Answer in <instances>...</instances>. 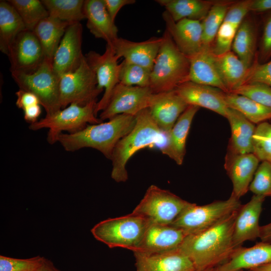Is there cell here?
Instances as JSON below:
<instances>
[{"mask_svg":"<svg viewBox=\"0 0 271 271\" xmlns=\"http://www.w3.org/2000/svg\"><path fill=\"white\" fill-rule=\"evenodd\" d=\"M238 28L230 23L223 22L212 46V51L215 55H221L230 51Z\"/></svg>","mask_w":271,"mask_h":271,"instance_id":"cell-42","label":"cell"},{"mask_svg":"<svg viewBox=\"0 0 271 271\" xmlns=\"http://www.w3.org/2000/svg\"><path fill=\"white\" fill-rule=\"evenodd\" d=\"M154 94L149 87L127 86L118 83L99 118L102 121L121 114L135 116L149 107Z\"/></svg>","mask_w":271,"mask_h":271,"instance_id":"cell-12","label":"cell"},{"mask_svg":"<svg viewBox=\"0 0 271 271\" xmlns=\"http://www.w3.org/2000/svg\"><path fill=\"white\" fill-rule=\"evenodd\" d=\"M186 235L184 231L172 225L150 223L134 252L151 254L176 250Z\"/></svg>","mask_w":271,"mask_h":271,"instance_id":"cell-17","label":"cell"},{"mask_svg":"<svg viewBox=\"0 0 271 271\" xmlns=\"http://www.w3.org/2000/svg\"><path fill=\"white\" fill-rule=\"evenodd\" d=\"M106 9L111 20L115 22L118 12L123 7L136 3L134 0H103Z\"/></svg>","mask_w":271,"mask_h":271,"instance_id":"cell-47","label":"cell"},{"mask_svg":"<svg viewBox=\"0 0 271 271\" xmlns=\"http://www.w3.org/2000/svg\"><path fill=\"white\" fill-rule=\"evenodd\" d=\"M215 62L228 92L242 84L249 68L236 55L231 51L221 55H215Z\"/></svg>","mask_w":271,"mask_h":271,"instance_id":"cell-31","label":"cell"},{"mask_svg":"<svg viewBox=\"0 0 271 271\" xmlns=\"http://www.w3.org/2000/svg\"><path fill=\"white\" fill-rule=\"evenodd\" d=\"M242 271H250V270H242Z\"/></svg>","mask_w":271,"mask_h":271,"instance_id":"cell-54","label":"cell"},{"mask_svg":"<svg viewBox=\"0 0 271 271\" xmlns=\"http://www.w3.org/2000/svg\"><path fill=\"white\" fill-rule=\"evenodd\" d=\"M19 89L34 94L46 112L51 115L62 108L60 101L59 77L54 71L53 60L45 58L42 64L31 74L12 73Z\"/></svg>","mask_w":271,"mask_h":271,"instance_id":"cell-6","label":"cell"},{"mask_svg":"<svg viewBox=\"0 0 271 271\" xmlns=\"http://www.w3.org/2000/svg\"><path fill=\"white\" fill-rule=\"evenodd\" d=\"M195 271H196V270H195ZM203 271H217V270L216 267H215V268H211V269L205 270H203Z\"/></svg>","mask_w":271,"mask_h":271,"instance_id":"cell-53","label":"cell"},{"mask_svg":"<svg viewBox=\"0 0 271 271\" xmlns=\"http://www.w3.org/2000/svg\"><path fill=\"white\" fill-rule=\"evenodd\" d=\"M225 118L231 128L227 155L253 153V136L256 127L254 124L238 111L229 107Z\"/></svg>","mask_w":271,"mask_h":271,"instance_id":"cell-27","label":"cell"},{"mask_svg":"<svg viewBox=\"0 0 271 271\" xmlns=\"http://www.w3.org/2000/svg\"><path fill=\"white\" fill-rule=\"evenodd\" d=\"M136 271H195L190 260L179 249L156 253L134 252Z\"/></svg>","mask_w":271,"mask_h":271,"instance_id":"cell-23","label":"cell"},{"mask_svg":"<svg viewBox=\"0 0 271 271\" xmlns=\"http://www.w3.org/2000/svg\"><path fill=\"white\" fill-rule=\"evenodd\" d=\"M227 106L238 111L253 124L271 120V108L243 95L231 92L225 93Z\"/></svg>","mask_w":271,"mask_h":271,"instance_id":"cell-32","label":"cell"},{"mask_svg":"<svg viewBox=\"0 0 271 271\" xmlns=\"http://www.w3.org/2000/svg\"><path fill=\"white\" fill-rule=\"evenodd\" d=\"M259 162L253 153L226 155L224 167L232 184V195L240 199L247 192Z\"/></svg>","mask_w":271,"mask_h":271,"instance_id":"cell-21","label":"cell"},{"mask_svg":"<svg viewBox=\"0 0 271 271\" xmlns=\"http://www.w3.org/2000/svg\"><path fill=\"white\" fill-rule=\"evenodd\" d=\"M200 107L189 105L180 116L167 136L165 146L160 150L179 165L182 164L186 153V143L193 118Z\"/></svg>","mask_w":271,"mask_h":271,"instance_id":"cell-26","label":"cell"},{"mask_svg":"<svg viewBox=\"0 0 271 271\" xmlns=\"http://www.w3.org/2000/svg\"><path fill=\"white\" fill-rule=\"evenodd\" d=\"M96 103L97 101L83 106L77 103L70 104L62 109L51 115H46L42 119L30 124L29 128L34 131L48 128L47 141L50 144H54L57 142V139L62 131L75 132L85 127L88 123L92 124L102 122L95 113Z\"/></svg>","mask_w":271,"mask_h":271,"instance_id":"cell-7","label":"cell"},{"mask_svg":"<svg viewBox=\"0 0 271 271\" xmlns=\"http://www.w3.org/2000/svg\"><path fill=\"white\" fill-rule=\"evenodd\" d=\"M16 10L28 30L33 31L49 13L39 0H8Z\"/></svg>","mask_w":271,"mask_h":271,"instance_id":"cell-36","label":"cell"},{"mask_svg":"<svg viewBox=\"0 0 271 271\" xmlns=\"http://www.w3.org/2000/svg\"><path fill=\"white\" fill-rule=\"evenodd\" d=\"M188 58L190 70L186 81L216 87L228 92L216 67L212 47L203 46L200 51Z\"/></svg>","mask_w":271,"mask_h":271,"instance_id":"cell-22","label":"cell"},{"mask_svg":"<svg viewBox=\"0 0 271 271\" xmlns=\"http://www.w3.org/2000/svg\"><path fill=\"white\" fill-rule=\"evenodd\" d=\"M24 111L25 120L30 124L38 121V118L41 113V107L40 104H35L25 108Z\"/></svg>","mask_w":271,"mask_h":271,"instance_id":"cell-48","label":"cell"},{"mask_svg":"<svg viewBox=\"0 0 271 271\" xmlns=\"http://www.w3.org/2000/svg\"><path fill=\"white\" fill-rule=\"evenodd\" d=\"M70 24L71 23L49 16L42 20L35 28L33 32L41 45L45 58L53 60L66 29Z\"/></svg>","mask_w":271,"mask_h":271,"instance_id":"cell-28","label":"cell"},{"mask_svg":"<svg viewBox=\"0 0 271 271\" xmlns=\"http://www.w3.org/2000/svg\"><path fill=\"white\" fill-rule=\"evenodd\" d=\"M135 116L134 127L118 142L110 159L112 165L111 177L116 182L127 180L126 165L137 151L147 147H158L161 150L167 141V135L156 124L148 108Z\"/></svg>","mask_w":271,"mask_h":271,"instance_id":"cell-3","label":"cell"},{"mask_svg":"<svg viewBox=\"0 0 271 271\" xmlns=\"http://www.w3.org/2000/svg\"><path fill=\"white\" fill-rule=\"evenodd\" d=\"M37 271H60L57 268L55 267L52 262L47 260L45 259L43 264L41 266V267Z\"/></svg>","mask_w":271,"mask_h":271,"instance_id":"cell-51","label":"cell"},{"mask_svg":"<svg viewBox=\"0 0 271 271\" xmlns=\"http://www.w3.org/2000/svg\"><path fill=\"white\" fill-rule=\"evenodd\" d=\"M8 56L11 73H32L45 59L37 37L33 31L28 30L17 37L10 48Z\"/></svg>","mask_w":271,"mask_h":271,"instance_id":"cell-13","label":"cell"},{"mask_svg":"<svg viewBox=\"0 0 271 271\" xmlns=\"http://www.w3.org/2000/svg\"><path fill=\"white\" fill-rule=\"evenodd\" d=\"M242 204L231 194L225 200L215 201L204 205L192 203L186 208L171 225L181 229L187 235L207 229L218 224Z\"/></svg>","mask_w":271,"mask_h":271,"instance_id":"cell-8","label":"cell"},{"mask_svg":"<svg viewBox=\"0 0 271 271\" xmlns=\"http://www.w3.org/2000/svg\"><path fill=\"white\" fill-rule=\"evenodd\" d=\"M251 0L233 3L229 7L223 22L230 23L239 27L246 14L250 12Z\"/></svg>","mask_w":271,"mask_h":271,"instance_id":"cell-44","label":"cell"},{"mask_svg":"<svg viewBox=\"0 0 271 271\" xmlns=\"http://www.w3.org/2000/svg\"><path fill=\"white\" fill-rule=\"evenodd\" d=\"M238 210L207 229L186 235L179 250L190 260L196 271L216 267L230 256L236 248L233 231Z\"/></svg>","mask_w":271,"mask_h":271,"instance_id":"cell-1","label":"cell"},{"mask_svg":"<svg viewBox=\"0 0 271 271\" xmlns=\"http://www.w3.org/2000/svg\"><path fill=\"white\" fill-rule=\"evenodd\" d=\"M270 122H271V120H270Z\"/></svg>","mask_w":271,"mask_h":271,"instance_id":"cell-55","label":"cell"},{"mask_svg":"<svg viewBox=\"0 0 271 271\" xmlns=\"http://www.w3.org/2000/svg\"><path fill=\"white\" fill-rule=\"evenodd\" d=\"M16 105L23 110L35 104H40L38 98L32 92L19 89L16 92Z\"/></svg>","mask_w":271,"mask_h":271,"instance_id":"cell-46","label":"cell"},{"mask_svg":"<svg viewBox=\"0 0 271 271\" xmlns=\"http://www.w3.org/2000/svg\"><path fill=\"white\" fill-rule=\"evenodd\" d=\"M166 29L179 50L188 57L203 47L201 21L184 19L175 22L166 11L162 14Z\"/></svg>","mask_w":271,"mask_h":271,"instance_id":"cell-16","label":"cell"},{"mask_svg":"<svg viewBox=\"0 0 271 271\" xmlns=\"http://www.w3.org/2000/svg\"><path fill=\"white\" fill-rule=\"evenodd\" d=\"M271 11V0H251L250 11L263 13Z\"/></svg>","mask_w":271,"mask_h":271,"instance_id":"cell-49","label":"cell"},{"mask_svg":"<svg viewBox=\"0 0 271 271\" xmlns=\"http://www.w3.org/2000/svg\"><path fill=\"white\" fill-rule=\"evenodd\" d=\"M250 271H271V262L249 270Z\"/></svg>","mask_w":271,"mask_h":271,"instance_id":"cell-52","label":"cell"},{"mask_svg":"<svg viewBox=\"0 0 271 271\" xmlns=\"http://www.w3.org/2000/svg\"><path fill=\"white\" fill-rule=\"evenodd\" d=\"M188 106L174 90L155 93L148 108L159 128L168 136Z\"/></svg>","mask_w":271,"mask_h":271,"instance_id":"cell-19","label":"cell"},{"mask_svg":"<svg viewBox=\"0 0 271 271\" xmlns=\"http://www.w3.org/2000/svg\"><path fill=\"white\" fill-rule=\"evenodd\" d=\"M253 154L260 161L271 163V122L265 121L256 126L253 136Z\"/></svg>","mask_w":271,"mask_h":271,"instance_id":"cell-38","label":"cell"},{"mask_svg":"<svg viewBox=\"0 0 271 271\" xmlns=\"http://www.w3.org/2000/svg\"><path fill=\"white\" fill-rule=\"evenodd\" d=\"M259 238L261 241L271 243V222L260 226Z\"/></svg>","mask_w":271,"mask_h":271,"instance_id":"cell-50","label":"cell"},{"mask_svg":"<svg viewBox=\"0 0 271 271\" xmlns=\"http://www.w3.org/2000/svg\"><path fill=\"white\" fill-rule=\"evenodd\" d=\"M84 13L86 26L96 38L111 44L118 37V29L109 16L103 0H85Z\"/></svg>","mask_w":271,"mask_h":271,"instance_id":"cell-25","label":"cell"},{"mask_svg":"<svg viewBox=\"0 0 271 271\" xmlns=\"http://www.w3.org/2000/svg\"><path fill=\"white\" fill-rule=\"evenodd\" d=\"M255 82L263 83L271 87V60L261 63L258 61L257 58H255L241 85Z\"/></svg>","mask_w":271,"mask_h":271,"instance_id":"cell-43","label":"cell"},{"mask_svg":"<svg viewBox=\"0 0 271 271\" xmlns=\"http://www.w3.org/2000/svg\"><path fill=\"white\" fill-rule=\"evenodd\" d=\"M256 36L252 24L243 21L235 34L232 48L238 57L249 68L255 59Z\"/></svg>","mask_w":271,"mask_h":271,"instance_id":"cell-33","label":"cell"},{"mask_svg":"<svg viewBox=\"0 0 271 271\" xmlns=\"http://www.w3.org/2000/svg\"><path fill=\"white\" fill-rule=\"evenodd\" d=\"M164 7L173 20L184 19L203 21L214 2L203 0H156Z\"/></svg>","mask_w":271,"mask_h":271,"instance_id":"cell-29","label":"cell"},{"mask_svg":"<svg viewBox=\"0 0 271 271\" xmlns=\"http://www.w3.org/2000/svg\"><path fill=\"white\" fill-rule=\"evenodd\" d=\"M189 105L208 109L226 117L228 107L225 100V93L212 86L191 81L184 82L175 89Z\"/></svg>","mask_w":271,"mask_h":271,"instance_id":"cell-15","label":"cell"},{"mask_svg":"<svg viewBox=\"0 0 271 271\" xmlns=\"http://www.w3.org/2000/svg\"><path fill=\"white\" fill-rule=\"evenodd\" d=\"M265 197L253 195L237 211L233 231V243L235 248L241 246L246 241L259 238L260 226L259 219Z\"/></svg>","mask_w":271,"mask_h":271,"instance_id":"cell-18","label":"cell"},{"mask_svg":"<svg viewBox=\"0 0 271 271\" xmlns=\"http://www.w3.org/2000/svg\"><path fill=\"white\" fill-rule=\"evenodd\" d=\"M230 1L215 2L207 15L201 22L203 46L212 47L217 32L223 23L229 7L233 3Z\"/></svg>","mask_w":271,"mask_h":271,"instance_id":"cell-35","label":"cell"},{"mask_svg":"<svg viewBox=\"0 0 271 271\" xmlns=\"http://www.w3.org/2000/svg\"><path fill=\"white\" fill-rule=\"evenodd\" d=\"M151 73L150 88L154 93L174 90L186 82L190 70L189 58L178 48L166 30Z\"/></svg>","mask_w":271,"mask_h":271,"instance_id":"cell-4","label":"cell"},{"mask_svg":"<svg viewBox=\"0 0 271 271\" xmlns=\"http://www.w3.org/2000/svg\"><path fill=\"white\" fill-rule=\"evenodd\" d=\"M230 92L246 96L271 108V87L266 84L257 82L246 83Z\"/></svg>","mask_w":271,"mask_h":271,"instance_id":"cell-39","label":"cell"},{"mask_svg":"<svg viewBox=\"0 0 271 271\" xmlns=\"http://www.w3.org/2000/svg\"><path fill=\"white\" fill-rule=\"evenodd\" d=\"M136 122V116L119 114L108 121L88 125L75 132L62 133L57 142L66 151L91 148L110 159L118 142L133 129Z\"/></svg>","mask_w":271,"mask_h":271,"instance_id":"cell-2","label":"cell"},{"mask_svg":"<svg viewBox=\"0 0 271 271\" xmlns=\"http://www.w3.org/2000/svg\"><path fill=\"white\" fill-rule=\"evenodd\" d=\"M85 57L96 75L98 89L104 90L102 98L95 106V113L97 116L99 111L105 108L115 87L119 83L120 64L118 63V57L108 44H106L103 54L90 51Z\"/></svg>","mask_w":271,"mask_h":271,"instance_id":"cell-11","label":"cell"},{"mask_svg":"<svg viewBox=\"0 0 271 271\" xmlns=\"http://www.w3.org/2000/svg\"><path fill=\"white\" fill-rule=\"evenodd\" d=\"M120 64L119 83L127 86L150 87L151 70L124 60Z\"/></svg>","mask_w":271,"mask_h":271,"instance_id":"cell-37","label":"cell"},{"mask_svg":"<svg viewBox=\"0 0 271 271\" xmlns=\"http://www.w3.org/2000/svg\"><path fill=\"white\" fill-rule=\"evenodd\" d=\"M27 30L14 8L7 1H0V50L8 55L10 48L22 32Z\"/></svg>","mask_w":271,"mask_h":271,"instance_id":"cell-30","label":"cell"},{"mask_svg":"<svg viewBox=\"0 0 271 271\" xmlns=\"http://www.w3.org/2000/svg\"><path fill=\"white\" fill-rule=\"evenodd\" d=\"M249 190L255 195L271 197V163L263 161L258 166Z\"/></svg>","mask_w":271,"mask_h":271,"instance_id":"cell-40","label":"cell"},{"mask_svg":"<svg viewBox=\"0 0 271 271\" xmlns=\"http://www.w3.org/2000/svg\"><path fill=\"white\" fill-rule=\"evenodd\" d=\"M270 262L271 243L260 241L251 247L236 248L216 268L217 271L247 270Z\"/></svg>","mask_w":271,"mask_h":271,"instance_id":"cell-24","label":"cell"},{"mask_svg":"<svg viewBox=\"0 0 271 271\" xmlns=\"http://www.w3.org/2000/svg\"><path fill=\"white\" fill-rule=\"evenodd\" d=\"M271 58V14L266 19L260 41L259 59L261 63Z\"/></svg>","mask_w":271,"mask_h":271,"instance_id":"cell-45","label":"cell"},{"mask_svg":"<svg viewBox=\"0 0 271 271\" xmlns=\"http://www.w3.org/2000/svg\"><path fill=\"white\" fill-rule=\"evenodd\" d=\"M45 259L40 256L21 259L0 255V271H37Z\"/></svg>","mask_w":271,"mask_h":271,"instance_id":"cell-41","label":"cell"},{"mask_svg":"<svg viewBox=\"0 0 271 271\" xmlns=\"http://www.w3.org/2000/svg\"><path fill=\"white\" fill-rule=\"evenodd\" d=\"M162 40V37H153L140 42L118 38L110 45L119 58L123 57L127 62L152 71Z\"/></svg>","mask_w":271,"mask_h":271,"instance_id":"cell-20","label":"cell"},{"mask_svg":"<svg viewBox=\"0 0 271 271\" xmlns=\"http://www.w3.org/2000/svg\"><path fill=\"white\" fill-rule=\"evenodd\" d=\"M191 204L168 190L152 185L132 213L150 223L171 225Z\"/></svg>","mask_w":271,"mask_h":271,"instance_id":"cell-9","label":"cell"},{"mask_svg":"<svg viewBox=\"0 0 271 271\" xmlns=\"http://www.w3.org/2000/svg\"><path fill=\"white\" fill-rule=\"evenodd\" d=\"M49 16L69 23L85 19L83 0H42Z\"/></svg>","mask_w":271,"mask_h":271,"instance_id":"cell-34","label":"cell"},{"mask_svg":"<svg viewBox=\"0 0 271 271\" xmlns=\"http://www.w3.org/2000/svg\"><path fill=\"white\" fill-rule=\"evenodd\" d=\"M150 223L142 216L129 214L102 220L91 229L93 237L109 248L121 247L136 251Z\"/></svg>","mask_w":271,"mask_h":271,"instance_id":"cell-5","label":"cell"},{"mask_svg":"<svg viewBox=\"0 0 271 271\" xmlns=\"http://www.w3.org/2000/svg\"><path fill=\"white\" fill-rule=\"evenodd\" d=\"M102 92L97 87L96 75L85 56L77 69L60 77L61 108H64L72 103L83 106L97 101L98 95Z\"/></svg>","mask_w":271,"mask_h":271,"instance_id":"cell-10","label":"cell"},{"mask_svg":"<svg viewBox=\"0 0 271 271\" xmlns=\"http://www.w3.org/2000/svg\"><path fill=\"white\" fill-rule=\"evenodd\" d=\"M83 27L80 22L70 24L53 58V67L59 76L74 71L85 55L82 50Z\"/></svg>","mask_w":271,"mask_h":271,"instance_id":"cell-14","label":"cell"}]
</instances>
